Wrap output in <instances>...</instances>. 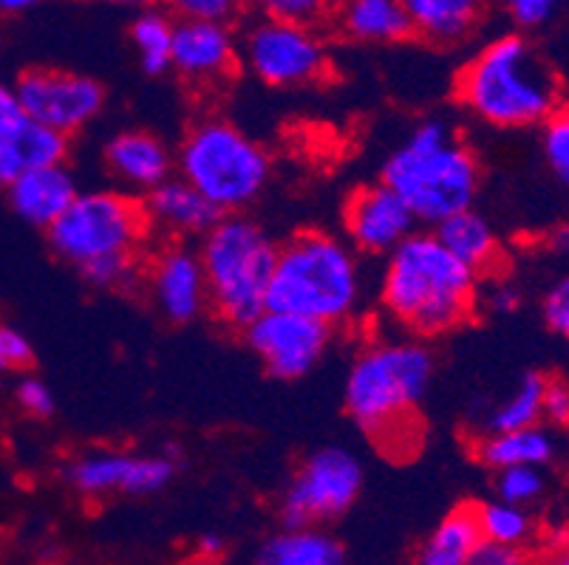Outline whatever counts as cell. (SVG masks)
I'll list each match as a JSON object with an SVG mask.
<instances>
[{
	"instance_id": "1",
	"label": "cell",
	"mask_w": 569,
	"mask_h": 565,
	"mask_svg": "<svg viewBox=\"0 0 569 565\" xmlns=\"http://www.w3.org/2000/svg\"><path fill=\"white\" fill-rule=\"evenodd\" d=\"M457 100L490 128L521 131L545 124L563 105L561 77L530 38L505 31L465 62Z\"/></svg>"
},
{
	"instance_id": "2",
	"label": "cell",
	"mask_w": 569,
	"mask_h": 565,
	"mask_svg": "<svg viewBox=\"0 0 569 565\" xmlns=\"http://www.w3.org/2000/svg\"><path fill=\"white\" fill-rule=\"evenodd\" d=\"M476 278L433 232H413L382 269V309L413 336L451 334L473 314Z\"/></svg>"
},
{
	"instance_id": "3",
	"label": "cell",
	"mask_w": 569,
	"mask_h": 565,
	"mask_svg": "<svg viewBox=\"0 0 569 565\" xmlns=\"http://www.w3.org/2000/svg\"><path fill=\"white\" fill-rule=\"evenodd\" d=\"M433 380L431 351L417 340L375 342L346 376V411L380 447L417 442L419 407Z\"/></svg>"
},
{
	"instance_id": "4",
	"label": "cell",
	"mask_w": 569,
	"mask_h": 565,
	"mask_svg": "<svg viewBox=\"0 0 569 565\" xmlns=\"http://www.w3.org/2000/svg\"><path fill=\"white\" fill-rule=\"evenodd\" d=\"M479 179V159L445 119L417 124L382 164V184L406 201L417 221L433 226L473 210Z\"/></svg>"
},
{
	"instance_id": "5",
	"label": "cell",
	"mask_w": 569,
	"mask_h": 565,
	"mask_svg": "<svg viewBox=\"0 0 569 565\" xmlns=\"http://www.w3.org/2000/svg\"><path fill=\"white\" fill-rule=\"evenodd\" d=\"M363 303V269L357 252L340 238L303 230L278 246L267 309L338 325Z\"/></svg>"
},
{
	"instance_id": "6",
	"label": "cell",
	"mask_w": 569,
	"mask_h": 565,
	"mask_svg": "<svg viewBox=\"0 0 569 565\" xmlns=\"http://www.w3.org/2000/svg\"><path fill=\"white\" fill-rule=\"evenodd\" d=\"M207 305L227 329L244 331L267 311L278 246L244 215H224L199 249Z\"/></svg>"
},
{
	"instance_id": "7",
	"label": "cell",
	"mask_w": 569,
	"mask_h": 565,
	"mask_svg": "<svg viewBox=\"0 0 569 565\" xmlns=\"http://www.w3.org/2000/svg\"><path fill=\"white\" fill-rule=\"evenodd\" d=\"M179 173L221 215H238L269 181V155L227 119H201L179 148Z\"/></svg>"
},
{
	"instance_id": "8",
	"label": "cell",
	"mask_w": 569,
	"mask_h": 565,
	"mask_svg": "<svg viewBox=\"0 0 569 565\" xmlns=\"http://www.w3.org/2000/svg\"><path fill=\"white\" fill-rule=\"evenodd\" d=\"M151 232L142 201L113 190L80 193L49 230L60 258L80 272L111 263H137V252Z\"/></svg>"
},
{
	"instance_id": "9",
	"label": "cell",
	"mask_w": 569,
	"mask_h": 565,
	"mask_svg": "<svg viewBox=\"0 0 569 565\" xmlns=\"http://www.w3.org/2000/svg\"><path fill=\"white\" fill-rule=\"evenodd\" d=\"M238 57L269 88L315 85L332 71V57L318 29L263 18L244 31Z\"/></svg>"
},
{
	"instance_id": "10",
	"label": "cell",
	"mask_w": 569,
	"mask_h": 565,
	"mask_svg": "<svg viewBox=\"0 0 569 565\" xmlns=\"http://www.w3.org/2000/svg\"><path fill=\"white\" fill-rule=\"evenodd\" d=\"M363 490V464L343 447H323L309 455L283 492L287 526H315L343 515Z\"/></svg>"
},
{
	"instance_id": "11",
	"label": "cell",
	"mask_w": 569,
	"mask_h": 565,
	"mask_svg": "<svg viewBox=\"0 0 569 565\" xmlns=\"http://www.w3.org/2000/svg\"><path fill=\"white\" fill-rule=\"evenodd\" d=\"M14 93L26 117L63 137L86 128L106 105L100 82L60 69L26 71L14 85Z\"/></svg>"
},
{
	"instance_id": "12",
	"label": "cell",
	"mask_w": 569,
	"mask_h": 565,
	"mask_svg": "<svg viewBox=\"0 0 569 565\" xmlns=\"http://www.w3.org/2000/svg\"><path fill=\"white\" fill-rule=\"evenodd\" d=\"M247 345L278 380H301L326 354L332 329L318 320L267 309L244 329Z\"/></svg>"
},
{
	"instance_id": "13",
	"label": "cell",
	"mask_w": 569,
	"mask_h": 565,
	"mask_svg": "<svg viewBox=\"0 0 569 565\" xmlns=\"http://www.w3.org/2000/svg\"><path fill=\"white\" fill-rule=\"evenodd\" d=\"M176 473L170 455L137 453H88L66 470V478L88 497L106 495H153Z\"/></svg>"
},
{
	"instance_id": "14",
	"label": "cell",
	"mask_w": 569,
	"mask_h": 565,
	"mask_svg": "<svg viewBox=\"0 0 569 565\" xmlns=\"http://www.w3.org/2000/svg\"><path fill=\"white\" fill-rule=\"evenodd\" d=\"M417 218L406 201L388 184H371L357 190L343 212V226L355 252L391 255L406 238L413 235Z\"/></svg>"
},
{
	"instance_id": "15",
	"label": "cell",
	"mask_w": 569,
	"mask_h": 565,
	"mask_svg": "<svg viewBox=\"0 0 569 565\" xmlns=\"http://www.w3.org/2000/svg\"><path fill=\"white\" fill-rule=\"evenodd\" d=\"M144 286L153 305L170 323H193L207 309V280L201 258L182 243H170L153 255Z\"/></svg>"
},
{
	"instance_id": "16",
	"label": "cell",
	"mask_w": 569,
	"mask_h": 565,
	"mask_svg": "<svg viewBox=\"0 0 569 565\" xmlns=\"http://www.w3.org/2000/svg\"><path fill=\"white\" fill-rule=\"evenodd\" d=\"M232 29L216 20H176L173 71L193 85H216L238 69Z\"/></svg>"
},
{
	"instance_id": "17",
	"label": "cell",
	"mask_w": 569,
	"mask_h": 565,
	"mask_svg": "<svg viewBox=\"0 0 569 565\" xmlns=\"http://www.w3.org/2000/svg\"><path fill=\"white\" fill-rule=\"evenodd\" d=\"M142 204L151 230L176 238L207 235L224 218L182 175L179 179H168L157 190H151Z\"/></svg>"
},
{
	"instance_id": "18",
	"label": "cell",
	"mask_w": 569,
	"mask_h": 565,
	"mask_svg": "<svg viewBox=\"0 0 569 565\" xmlns=\"http://www.w3.org/2000/svg\"><path fill=\"white\" fill-rule=\"evenodd\" d=\"M7 190L9 204L26 224L46 226V230H51L80 195L74 179L63 164L23 170Z\"/></svg>"
},
{
	"instance_id": "19",
	"label": "cell",
	"mask_w": 569,
	"mask_h": 565,
	"mask_svg": "<svg viewBox=\"0 0 569 565\" xmlns=\"http://www.w3.org/2000/svg\"><path fill=\"white\" fill-rule=\"evenodd\" d=\"M106 164L122 184L151 193L170 179V150L148 131H122L106 144Z\"/></svg>"
},
{
	"instance_id": "20",
	"label": "cell",
	"mask_w": 569,
	"mask_h": 565,
	"mask_svg": "<svg viewBox=\"0 0 569 565\" xmlns=\"http://www.w3.org/2000/svg\"><path fill=\"white\" fill-rule=\"evenodd\" d=\"M411 34L433 46L462 43L488 14L490 0H400Z\"/></svg>"
},
{
	"instance_id": "21",
	"label": "cell",
	"mask_w": 569,
	"mask_h": 565,
	"mask_svg": "<svg viewBox=\"0 0 569 565\" xmlns=\"http://www.w3.org/2000/svg\"><path fill=\"white\" fill-rule=\"evenodd\" d=\"M332 20L340 34L355 43L386 46L411 38V23L400 0H338Z\"/></svg>"
},
{
	"instance_id": "22",
	"label": "cell",
	"mask_w": 569,
	"mask_h": 565,
	"mask_svg": "<svg viewBox=\"0 0 569 565\" xmlns=\"http://www.w3.org/2000/svg\"><path fill=\"white\" fill-rule=\"evenodd\" d=\"M476 455L490 470H510V466H541L545 470L556 458V438L545 424L510 433H488L476 444Z\"/></svg>"
},
{
	"instance_id": "23",
	"label": "cell",
	"mask_w": 569,
	"mask_h": 565,
	"mask_svg": "<svg viewBox=\"0 0 569 565\" xmlns=\"http://www.w3.org/2000/svg\"><path fill=\"white\" fill-rule=\"evenodd\" d=\"M433 235L439 238V243L459 263H465L476 274L488 272L499 261V238H496V230L473 210H465L459 215H451L448 221H442Z\"/></svg>"
},
{
	"instance_id": "24",
	"label": "cell",
	"mask_w": 569,
	"mask_h": 565,
	"mask_svg": "<svg viewBox=\"0 0 569 565\" xmlns=\"http://www.w3.org/2000/svg\"><path fill=\"white\" fill-rule=\"evenodd\" d=\"M252 565H343V552L323 528L287 526L263 543Z\"/></svg>"
},
{
	"instance_id": "25",
	"label": "cell",
	"mask_w": 569,
	"mask_h": 565,
	"mask_svg": "<svg viewBox=\"0 0 569 565\" xmlns=\"http://www.w3.org/2000/svg\"><path fill=\"white\" fill-rule=\"evenodd\" d=\"M482 532L476 523L473 506H459L437 523L417 552V565H468Z\"/></svg>"
},
{
	"instance_id": "26",
	"label": "cell",
	"mask_w": 569,
	"mask_h": 565,
	"mask_svg": "<svg viewBox=\"0 0 569 565\" xmlns=\"http://www.w3.org/2000/svg\"><path fill=\"white\" fill-rule=\"evenodd\" d=\"M0 133L9 139L23 170L63 164L66 153H69V137L34 122L26 113L20 119H14L12 124H7V128H0Z\"/></svg>"
},
{
	"instance_id": "27",
	"label": "cell",
	"mask_w": 569,
	"mask_h": 565,
	"mask_svg": "<svg viewBox=\"0 0 569 565\" xmlns=\"http://www.w3.org/2000/svg\"><path fill=\"white\" fill-rule=\"evenodd\" d=\"M545 387L547 376L541 373H527L525 380L513 387V393L488 413V433H510V430L538 427L545 422Z\"/></svg>"
},
{
	"instance_id": "28",
	"label": "cell",
	"mask_w": 569,
	"mask_h": 565,
	"mask_svg": "<svg viewBox=\"0 0 569 565\" xmlns=\"http://www.w3.org/2000/svg\"><path fill=\"white\" fill-rule=\"evenodd\" d=\"M173 31L176 20L159 9H142L131 23V43L137 49L142 71L151 77L173 69Z\"/></svg>"
},
{
	"instance_id": "29",
	"label": "cell",
	"mask_w": 569,
	"mask_h": 565,
	"mask_svg": "<svg viewBox=\"0 0 569 565\" xmlns=\"http://www.w3.org/2000/svg\"><path fill=\"white\" fill-rule=\"evenodd\" d=\"M473 509L482 541L525 548L536 537V517L525 506L507 504V501L496 497V501H485V504L473 506Z\"/></svg>"
},
{
	"instance_id": "30",
	"label": "cell",
	"mask_w": 569,
	"mask_h": 565,
	"mask_svg": "<svg viewBox=\"0 0 569 565\" xmlns=\"http://www.w3.org/2000/svg\"><path fill=\"white\" fill-rule=\"evenodd\" d=\"M247 7L256 9L263 20L318 29L335 18L338 0H247Z\"/></svg>"
},
{
	"instance_id": "31",
	"label": "cell",
	"mask_w": 569,
	"mask_h": 565,
	"mask_svg": "<svg viewBox=\"0 0 569 565\" xmlns=\"http://www.w3.org/2000/svg\"><path fill=\"white\" fill-rule=\"evenodd\" d=\"M547 492V475L541 466H510L496 473V497L507 504L530 509Z\"/></svg>"
},
{
	"instance_id": "32",
	"label": "cell",
	"mask_w": 569,
	"mask_h": 565,
	"mask_svg": "<svg viewBox=\"0 0 569 565\" xmlns=\"http://www.w3.org/2000/svg\"><path fill=\"white\" fill-rule=\"evenodd\" d=\"M541 153L558 184L569 193V105H561L541 124Z\"/></svg>"
},
{
	"instance_id": "33",
	"label": "cell",
	"mask_w": 569,
	"mask_h": 565,
	"mask_svg": "<svg viewBox=\"0 0 569 565\" xmlns=\"http://www.w3.org/2000/svg\"><path fill=\"white\" fill-rule=\"evenodd\" d=\"M164 7L179 20H216L227 23L247 9V0H164Z\"/></svg>"
},
{
	"instance_id": "34",
	"label": "cell",
	"mask_w": 569,
	"mask_h": 565,
	"mask_svg": "<svg viewBox=\"0 0 569 565\" xmlns=\"http://www.w3.org/2000/svg\"><path fill=\"white\" fill-rule=\"evenodd\" d=\"M499 3L519 29H541L558 18L567 0H499Z\"/></svg>"
},
{
	"instance_id": "35",
	"label": "cell",
	"mask_w": 569,
	"mask_h": 565,
	"mask_svg": "<svg viewBox=\"0 0 569 565\" xmlns=\"http://www.w3.org/2000/svg\"><path fill=\"white\" fill-rule=\"evenodd\" d=\"M541 314H545V323L550 325L552 334L569 340V274L558 278L545 294V303H541Z\"/></svg>"
},
{
	"instance_id": "36",
	"label": "cell",
	"mask_w": 569,
	"mask_h": 565,
	"mask_svg": "<svg viewBox=\"0 0 569 565\" xmlns=\"http://www.w3.org/2000/svg\"><path fill=\"white\" fill-rule=\"evenodd\" d=\"M34 362L32 342L26 340L12 325H0V367L9 371H23Z\"/></svg>"
},
{
	"instance_id": "37",
	"label": "cell",
	"mask_w": 569,
	"mask_h": 565,
	"mask_svg": "<svg viewBox=\"0 0 569 565\" xmlns=\"http://www.w3.org/2000/svg\"><path fill=\"white\" fill-rule=\"evenodd\" d=\"M18 404L29 416L49 418L54 413V396L40 380H23L18 385Z\"/></svg>"
},
{
	"instance_id": "38",
	"label": "cell",
	"mask_w": 569,
	"mask_h": 565,
	"mask_svg": "<svg viewBox=\"0 0 569 565\" xmlns=\"http://www.w3.org/2000/svg\"><path fill=\"white\" fill-rule=\"evenodd\" d=\"M545 422L556 424V427H567L569 424V382L547 380Z\"/></svg>"
},
{
	"instance_id": "39",
	"label": "cell",
	"mask_w": 569,
	"mask_h": 565,
	"mask_svg": "<svg viewBox=\"0 0 569 565\" xmlns=\"http://www.w3.org/2000/svg\"><path fill=\"white\" fill-rule=\"evenodd\" d=\"M468 565H527V554L525 548L482 541L479 546H476L473 557H470Z\"/></svg>"
},
{
	"instance_id": "40",
	"label": "cell",
	"mask_w": 569,
	"mask_h": 565,
	"mask_svg": "<svg viewBox=\"0 0 569 565\" xmlns=\"http://www.w3.org/2000/svg\"><path fill=\"white\" fill-rule=\"evenodd\" d=\"M20 173H23V168H20L18 155H14L9 139L0 133V186H9Z\"/></svg>"
},
{
	"instance_id": "41",
	"label": "cell",
	"mask_w": 569,
	"mask_h": 565,
	"mask_svg": "<svg viewBox=\"0 0 569 565\" xmlns=\"http://www.w3.org/2000/svg\"><path fill=\"white\" fill-rule=\"evenodd\" d=\"M20 117H23V111H20L18 93L0 82V128H7V124H12L14 119H20Z\"/></svg>"
},
{
	"instance_id": "42",
	"label": "cell",
	"mask_w": 569,
	"mask_h": 565,
	"mask_svg": "<svg viewBox=\"0 0 569 565\" xmlns=\"http://www.w3.org/2000/svg\"><path fill=\"white\" fill-rule=\"evenodd\" d=\"M521 305L519 289L513 286H496L493 294H490V309L499 311V314H510Z\"/></svg>"
},
{
	"instance_id": "43",
	"label": "cell",
	"mask_w": 569,
	"mask_h": 565,
	"mask_svg": "<svg viewBox=\"0 0 569 565\" xmlns=\"http://www.w3.org/2000/svg\"><path fill=\"white\" fill-rule=\"evenodd\" d=\"M547 243H550V249L556 252V255L569 258V224H561L558 230H552L550 238H547Z\"/></svg>"
},
{
	"instance_id": "44",
	"label": "cell",
	"mask_w": 569,
	"mask_h": 565,
	"mask_svg": "<svg viewBox=\"0 0 569 565\" xmlns=\"http://www.w3.org/2000/svg\"><path fill=\"white\" fill-rule=\"evenodd\" d=\"M545 565H569V535L552 543V548L547 552V563Z\"/></svg>"
},
{
	"instance_id": "45",
	"label": "cell",
	"mask_w": 569,
	"mask_h": 565,
	"mask_svg": "<svg viewBox=\"0 0 569 565\" xmlns=\"http://www.w3.org/2000/svg\"><path fill=\"white\" fill-rule=\"evenodd\" d=\"M38 3H43V0H0V12L20 14V12H29V9H34Z\"/></svg>"
},
{
	"instance_id": "46",
	"label": "cell",
	"mask_w": 569,
	"mask_h": 565,
	"mask_svg": "<svg viewBox=\"0 0 569 565\" xmlns=\"http://www.w3.org/2000/svg\"><path fill=\"white\" fill-rule=\"evenodd\" d=\"M221 548H224V546H221V541L216 535H204L199 541V552L207 554V557H219Z\"/></svg>"
},
{
	"instance_id": "47",
	"label": "cell",
	"mask_w": 569,
	"mask_h": 565,
	"mask_svg": "<svg viewBox=\"0 0 569 565\" xmlns=\"http://www.w3.org/2000/svg\"><path fill=\"white\" fill-rule=\"evenodd\" d=\"M91 3H111V7H133V9H153L159 0H91Z\"/></svg>"
}]
</instances>
